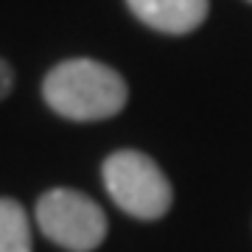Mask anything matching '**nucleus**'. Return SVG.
<instances>
[{
  "label": "nucleus",
  "instance_id": "obj_4",
  "mask_svg": "<svg viewBox=\"0 0 252 252\" xmlns=\"http://www.w3.org/2000/svg\"><path fill=\"white\" fill-rule=\"evenodd\" d=\"M149 28L162 34H190L207 17V0H126Z\"/></svg>",
  "mask_w": 252,
  "mask_h": 252
},
{
  "label": "nucleus",
  "instance_id": "obj_1",
  "mask_svg": "<svg viewBox=\"0 0 252 252\" xmlns=\"http://www.w3.org/2000/svg\"><path fill=\"white\" fill-rule=\"evenodd\" d=\"M48 107L70 121H104L126 107L124 76L95 59H67L42 81Z\"/></svg>",
  "mask_w": 252,
  "mask_h": 252
},
{
  "label": "nucleus",
  "instance_id": "obj_3",
  "mask_svg": "<svg viewBox=\"0 0 252 252\" xmlns=\"http://www.w3.org/2000/svg\"><path fill=\"white\" fill-rule=\"evenodd\" d=\"M39 230L70 252L95 250L107 235V216L90 196L70 188H54L36 202Z\"/></svg>",
  "mask_w": 252,
  "mask_h": 252
},
{
  "label": "nucleus",
  "instance_id": "obj_7",
  "mask_svg": "<svg viewBox=\"0 0 252 252\" xmlns=\"http://www.w3.org/2000/svg\"><path fill=\"white\" fill-rule=\"evenodd\" d=\"M250 3H252V0H250Z\"/></svg>",
  "mask_w": 252,
  "mask_h": 252
},
{
  "label": "nucleus",
  "instance_id": "obj_6",
  "mask_svg": "<svg viewBox=\"0 0 252 252\" xmlns=\"http://www.w3.org/2000/svg\"><path fill=\"white\" fill-rule=\"evenodd\" d=\"M11 87H14V73H11L9 64L0 59V98H6L11 93Z\"/></svg>",
  "mask_w": 252,
  "mask_h": 252
},
{
  "label": "nucleus",
  "instance_id": "obj_5",
  "mask_svg": "<svg viewBox=\"0 0 252 252\" xmlns=\"http://www.w3.org/2000/svg\"><path fill=\"white\" fill-rule=\"evenodd\" d=\"M0 252H31L28 216L14 199H0Z\"/></svg>",
  "mask_w": 252,
  "mask_h": 252
},
{
  "label": "nucleus",
  "instance_id": "obj_2",
  "mask_svg": "<svg viewBox=\"0 0 252 252\" xmlns=\"http://www.w3.org/2000/svg\"><path fill=\"white\" fill-rule=\"evenodd\" d=\"M104 185L109 196L121 210L135 219H160L168 213L174 202L171 182L165 180L160 165L143 152H124L109 154L104 162Z\"/></svg>",
  "mask_w": 252,
  "mask_h": 252
}]
</instances>
